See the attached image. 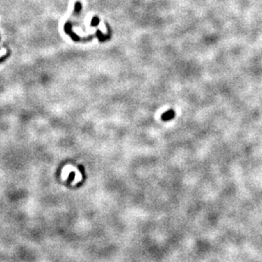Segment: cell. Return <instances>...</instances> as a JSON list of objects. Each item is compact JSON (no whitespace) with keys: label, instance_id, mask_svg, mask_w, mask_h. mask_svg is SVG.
I'll use <instances>...</instances> for the list:
<instances>
[{"label":"cell","instance_id":"cell-1","mask_svg":"<svg viewBox=\"0 0 262 262\" xmlns=\"http://www.w3.org/2000/svg\"><path fill=\"white\" fill-rule=\"evenodd\" d=\"M174 111L173 110H169L167 112H165L163 115H162V119L163 120H169L174 118Z\"/></svg>","mask_w":262,"mask_h":262}]
</instances>
